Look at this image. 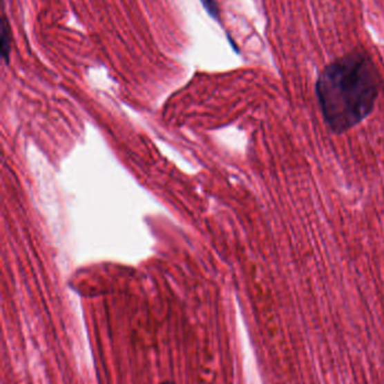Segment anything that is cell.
<instances>
[{
    "label": "cell",
    "mask_w": 384,
    "mask_h": 384,
    "mask_svg": "<svg viewBox=\"0 0 384 384\" xmlns=\"http://www.w3.org/2000/svg\"><path fill=\"white\" fill-rule=\"evenodd\" d=\"M381 77L367 53L353 51L328 64L316 85L323 119L335 133H344L372 112Z\"/></svg>",
    "instance_id": "obj_1"
},
{
    "label": "cell",
    "mask_w": 384,
    "mask_h": 384,
    "mask_svg": "<svg viewBox=\"0 0 384 384\" xmlns=\"http://www.w3.org/2000/svg\"><path fill=\"white\" fill-rule=\"evenodd\" d=\"M0 49H1V55L6 63L10 62V24L7 21L6 16L3 15L1 19V40H0Z\"/></svg>",
    "instance_id": "obj_2"
},
{
    "label": "cell",
    "mask_w": 384,
    "mask_h": 384,
    "mask_svg": "<svg viewBox=\"0 0 384 384\" xmlns=\"http://www.w3.org/2000/svg\"><path fill=\"white\" fill-rule=\"evenodd\" d=\"M201 3L212 19H217L219 17V10L215 0H201Z\"/></svg>",
    "instance_id": "obj_3"
},
{
    "label": "cell",
    "mask_w": 384,
    "mask_h": 384,
    "mask_svg": "<svg viewBox=\"0 0 384 384\" xmlns=\"http://www.w3.org/2000/svg\"><path fill=\"white\" fill-rule=\"evenodd\" d=\"M160 384H174V383H171V382H162V383Z\"/></svg>",
    "instance_id": "obj_4"
}]
</instances>
